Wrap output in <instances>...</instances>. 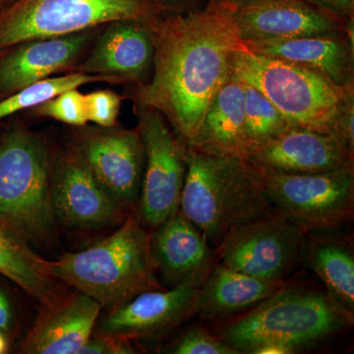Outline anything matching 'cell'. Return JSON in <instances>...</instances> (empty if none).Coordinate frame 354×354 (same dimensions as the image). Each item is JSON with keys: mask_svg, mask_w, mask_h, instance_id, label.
<instances>
[{"mask_svg": "<svg viewBox=\"0 0 354 354\" xmlns=\"http://www.w3.org/2000/svg\"><path fill=\"white\" fill-rule=\"evenodd\" d=\"M153 73L133 92L135 106L155 109L188 147L216 93L232 73L237 36L230 9L209 1L205 7L165 13L151 25Z\"/></svg>", "mask_w": 354, "mask_h": 354, "instance_id": "1", "label": "cell"}, {"mask_svg": "<svg viewBox=\"0 0 354 354\" xmlns=\"http://www.w3.org/2000/svg\"><path fill=\"white\" fill-rule=\"evenodd\" d=\"M46 271L66 286L93 298L102 310L129 301L160 285L151 254V232L132 212L116 232L79 252L46 260Z\"/></svg>", "mask_w": 354, "mask_h": 354, "instance_id": "2", "label": "cell"}, {"mask_svg": "<svg viewBox=\"0 0 354 354\" xmlns=\"http://www.w3.org/2000/svg\"><path fill=\"white\" fill-rule=\"evenodd\" d=\"M50 165V147L20 121L0 137V227L46 253L59 248Z\"/></svg>", "mask_w": 354, "mask_h": 354, "instance_id": "3", "label": "cell"}, {"mask_svg": "<svg viewBox=\"0 0 354 354\" xmlns=\"http://www.w3.org/2000/svg\"><path fill=\"white\" fill-rule=\"evenodd\" d=\"M178 209L215 250L235 228L277 213L245 160L192 148Z\"/></svg>", "mask_w": 354, "mask_h": 354, "instance_id": "4", "label": "cell"}, {"mask_svg": "<svg viewBox=\"0 0 354 354\" xmlns=\"http://www.w3.org/2000/svg\"><path fill=\"white\" fill-rule=\"evenodd\" d=\"M353 319L327 292L286 285L225 326L218 337L239 354L265 346L295 353L351 327Z\"/></svg>", "mask_w": 354, "mask_h": 354, "instance_id": "5", "label": "cell"}, {"mask_svg": "<svg viewBox=\"0 0 354 354\" xmlns=\"http://www.w3.org/2000/svg\"><path fill=\"white\" fill-rule=\"evenodd\" d=\"M232 73L259 90L292 127L330 132L342 104L354 95V88L339 87L315 69L258 55L243 44L232 58Z\"/></svg>", "mask_w": 354, "mask_h": 354, "instance_id": "6", "label": "cell"}, {"mask_svg": "<svg viewBox=\"0 0 354 354\" xmlns=\"http://www.w3.org/2000/svg\"><path fill=\"white\" fill-rule=\"evenodd\" d=\"M165 13L160 0H13L0 12V55L32 39L116 21L152 25Z\"/></svg>", "mask_w": 354, "mask_h": 354, "instance_id": "7", "label": "cell"}, {"mask_svg": "<svg viewBox=\"0 0 354 354\" xmlns=\"http://www.w3.org/2000/svg\"><path fill=\"white\" fill-rule=\"evenodd\" d=\"M253 171L277 213L306 234L337 230L353 218L354 169L315 174Z\"/></svg>", "mask_w": 354, "mask_h": 354, "instance_id": "8", "label": "cell"}, {"mask_svg": "<svg viewBox=\"0 0 354 354\" xmlns=\"http://www.w3.org/2000/svg\"><path fill=\"white\" fill-rule=\"evenodd\" d=\"M135 106L137 128L145 148V169L136 214L144 227L152 232L178 211L187 148L158 111Z\"/></svg>", "mask_w": 354, "mask_h": 354, "instance_id": "9", "label": "cell"}, {"mask_svg": "<svg viewBox=\"0 0 354 354\" xmlns=\"http://www.w3.org/2000/svg\"><path fill=\"white\" fill-rule=\"evenodd\" d=\"M306 232L279 214L235 228L216 249L220 263L248 276L286 281L304 263Z\"/></svg>", "mask_w": 354, "mask_h": 354, "instance_id": "10", "label": "cell"}, {"mask_svg": "<svg viewBox=\"0 0 354 354\" xmlns=\"http://www.w3.org/2000/svg\"><path fill=\"white\" fill-rule=\"evenodd\" d=\"M50 196L58 225L70 230L118 227L130 214L97 183L73 142L51 151Z\"/></svg>", "mask_w": 354, "mask_h": 354, "instance_id": "11", "label": "cell"}, {"mask_svg": "<svg viewBox=\"0 0 354 354\" xmlns=\"http://www.w3.org/2000/svg\"><path fill=\"white\" fill-rule=\"evenodd\" d=\"M72 142L102 187L128 212H136L145 169V148L138 128L86 124L76 127Z\"/></svg>", "mask_w": 354, "mask_h": 354, "instance_id": "12", "label": "cell"}, {"mask_svg": "<svg viewBox=\"0 0 354 354\" xmlns=\"http://www.w3.org/2000/svg\"><path fill=\"white\" fill-rule=\"evenodd\" d=\"M198 288L176 286L146 291L114 308L102 310L95 335H111L132 342H158L197 315Z\"/></svg>", "mask_w": 354, "mask_h": 354, "instance_id": "13", "label": "cell"}, {"mask_svg": "<svg viewBox=\"0 0 354 354\" xmlns=\"http://www.w3.org/2000/svg\"><path fill=\"white\" fill-rule=\"evenodd\" d=\"M256 171L315 174L354 169V155L332 133L293 127L244 153Z\"/></svg>", "mask_w": 354, "mask_h": 354, "instance_id": "14", "label": "cell"}, {"mask_svg": "<svg viewBox=\"0 0 354 354\" xmlns=\"http://www.w3.org/2000/svg\"><path fill=\"white\" fill-rule=\"evenodd\" d=\"M225 6L242 44L341 31L349 21L324 12L308 0H254Z\"/></svg>", "mask_w": 354, "mask_h": 354, "instance_id": "15", "label": "cell"}, {"mask_svg": "<svg viewBox=\"0 0 354 354\" xmlns=\"http://www.w3.org/2000/svg\"><path fill=\"white\" fill-rule=\"evenodd\" d=\"M151 254L165 288H199L215 266L216 255L204 234L177 211L151 232Z\"/></svg>", "mask_w": 354, "mask_h": 354, "instance_id": "16", "label": "cell"}, {"mask_svg": "<svg viewBox=\"0 0 354 354\" xmlns=\"http://www.w3.org/2000/svg\"><path fill=\"white\" fill-rule=\"evenodd\" d=\"M101 305L79 290L68 292L57 304L39 306L29 330L15 342L23 354H78L94 332Z\"/></svg>", "mask_w": 354, "mask_h": 354, "instance_id": "17", "label": "cell"}, {"mask_svg": "<svg viewBox=\"0 0 354 354\" xmlns=\"http://www.w3.org/2000/svg\"><path fill=\"white\" fill-rule=\"evenodd\" d=\"M354 21L341 31L246 43L249 50L315 69L342 88H354Z\"/></svg>", "mask_w": 354, "mask_h": 354, "instance_id": "18", "label": "cell"}, {"mask_svg": "<svg viewBox=\"0 0 354 354\" xmlns=\"http://www.w3.org/2000/svg\"><path fill=\"white\" fill-rule=\"evenodd\" d=\"M95 29L32 39L0 55V100L66 68L93 41Z\"/></svg>", "mask_w": 354, "mask_h": 354, "instance_id": "19", "label": "cell"}, {"mask_svg": "<svg viewBox=\"0 0 354 354\" xmlns=\"http://www.w3.org/2000/svg\"><path fill=\"white\" fill-rule=\"evenodd\" d=\"M153 57L151 25L116 21L106 24L88 57L74 71L115 77L122 83H140L153 64Z\"/></svg>", "mask_w": 354, "mask_h": 354, "instance_id": "20", "label": "cell"}, {"mask_svg": "<svg viewBox=\"0 0 354 354\" xmlns=\"http://www.w3.org/2000/svg\"><path fill=\"white\" fill-rule=\"evenodd\" d=\"M187 148L208 155L242 158L248 148L244 123L243 82L230 73L205 114Z\"/></svg>", "mask_w": 354, "mask_h": 354, "instance_id": "21", "label": "cell"}, {"mask_svg": "<svg viewBox=\"0 0 354 354\" xmlns=\"http://www.w3.org/2000/svg\"><path fill=\"white\" fill-rule=\"evenodd\" d=\"M286 285V281L255 278L218 263L198 288L197 315L208 320L232 315L252 308Z\"/></svg>", "mask_w": 354, "mask_h": 354, "instance_id": "22", "label": "cell"}, {"mask_svg": "<svg viewBox=\"0 0 354 354\" xmlns=\"http://www.w3.org/2000/svg\"><path fill=\"white\" fill-rule=\"evenodd\" d=\"M46 259L27 242L0 227V274L10 279L39 306H50L67 293L64 283L46 271Z\"/></svg>", "mask_w": 354, "mask_h": 354, "instance_id": "23", "label": "cell"}, {"mask_svg": "<svg viewBox=\"0 0 354 354\" xmlns=\"http://www.w3.org/2000/svg\"><path fill=\"white\" fill-rule=\"evenodd\" d=\"M304 263L321 279L335 304L354 316V257L351 247L329 237L307 239Z\"/></svg>", "mask_w": 354, "mask_h": 354, "instance_id": "24", "label": "cell"}, {"mask_svg": "<svg viewBox=\"0 0 354 354\" xmlns=\"http://www.w3.org/2000/svg\"><path fill=\"white\" fill-rule=\"evenodd\" d=\"M101 82L120 84L121 81L115 77L90 75L81 72L44 79L0 100V120L19 111L32 109L66 91L78 88L87 84Z\"/></svg>", "mask_w": 354, "mask_h": 354, "instance_id": "25", "label": "cell"}, {"mask_svg": "<svg viewBox=\"0 0 354 354\" xmlns=\"http://www.w3.org/2000/svg\"><path fill=\"white\" fill-rule=\"evenodd\" d=\"M243 87L244 123L248 148L267 143L293 127L259 90L245 82Z\"/></svg>", "mask_w": 354, "mask_h": 354, "instance_id": "26", "label": "cell"}, {"mask_svg": "<svg viewBox=\"0 0 354 354\" xmlns=\"http://www.w3.org/2000/svg\"><path fill=\"white\" fill-rule=\"evenodd\" d=\"M31 111L35 115L53 118L74 127H84L88 122L85 95L77 88L62 93Z\"/></svg>", "mask_w": 354, "mask_h": 354, "instance_id": "27", "label": "cell"}, {"mask_svg": "<svg viewBox=\"0 0 354 354\" xmlns=\"http://www.w3.org/2000/svg\"><path fill=\"white\" fill-rule=\"evenodd\" d=\"M160 353L169 354H239L220 337L208 330L195 326L183 333L171 344L160 348Z\"/></svg>", "mask_w": 354, "mask_h": 354, "instance_id": "28", "label": "cell"}, {"mask_svg": "<svg viewBox=\"0 0 354 354\" xmlns=\"http://www.w3.org/2000/svg\"><path fill=\"white\" fill-rule=\"evenodd\" d=\"M88 121L100 127L116 124L120 115L122 97L113 90H99L85 95Z\"/></svg>", "mask_w": 354, "mask_h": 354, "instance_id": "29", "label": "cell"}, {"mask_svg": "<svg viewBox=\"0 0 354 354\" xmlns=\"http://www.w3.org/2000/svg\"><path fill=\"white\" fill-rule=\"evenodd\" d=\"M22 332V313L17 299L0 279V334L6 335L11 346Z\"/></svg>", "mask_w": 354, "mask_h": 354, "instance_id": "30", "label": "cell"}, {"mask_svg": "<svg viewBox=\"0 0 354 354\" xmlns=\"http://www.w3.org/2000/svg\"><path fill=\"white\" fill-rule=\"evenodd\" d=\"M138 353L134 342L111 335H92L78 354H134Z\"/></svg>", "mask_w": 354, "mask_h": 354, "instance_id": "31", "label": "cell"}, {"mask_svg": "<svg viewBox=\"0 0 354 354\" xmlns=\"http://www.w3.org/2000/svg\"><path fill=\"white\" fill-rule=\"evenodd\" d=\"M354 95H351L335 116L330 133L354 155Z\"/></svg>", "mask_w": 354, "mask_h": 354, "instance_id": "32", "label": "cell"}, {"mask_svg": "<svg viewBox=\"0 0 354 354\" xmlns=\"http://www.w3.org/2000/svg\"><path fill=\"white\" fill-rule=\"evenodd\" d=\"M324 12L339 19L348 21L354 18V0H308Z\"/></svg>", "mask_w": 354, "mask_h": 354, "instance_id": "33", "label": "cell"}, {"mask_svg": "<svg viewBox=\"0 0 354 354\" xmlns=\"http://www.w3.org/2000/svg\"><path fill=\"white\" fill-rule=\"evenodd\" d=\"M167 13H181L201 8L199 0H160Z\"/></svg>", "mask_w": 354, "mask_h": 354, "instance_id": "34", "label": "cell"}, {"mask_svg": "<svg viewBox=\"0 0 354 354\" xmlns=\"http://www.w3.org/2000/svg\"><path fill=\"white\" fill-rule=\"evenodd\" d=\"M209 1L223 4V6H237V4L245 3V2L254 1V0H209Z\"/></svg>", "mask_w": 354, "mask_h": 354, "instance_id": "35", "label": "cell"}, {"mask_svg": "<svg viewBox=\"0 0 354 354\" xmlns=\"http://www.w3.org/2000/svg\"><path fill=\"white\" fill-rule=\"evenodd\" d=\"M10 342L6 335L0 334V354L8 353V351H10Z\"/></svg>", "mask_w": 354, "mask_h": 354, "instance_id": "36", "label": "cell"}, {"mask_svg": "<svg viewBox=\"0 0 354 354\" xmlns=\"http://www.w3.org/2000/svg\"><path fill=\"white\" fill-rule=\"evenodd\" d=\"M12 1L13 0H0V12H1L3 9H6Z\"/></svg>", "mask_w": 354, "mask_h": 354, "instance_id": "37", "label": "cell"}]
</instances>
